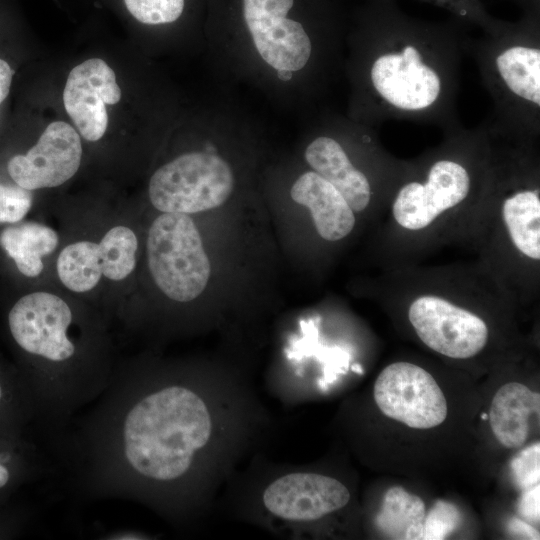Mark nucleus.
Segmentation results:
<instances>
[{
    "mask_svg": "<svg viewBox=\"0 0 540 540\" xmlns=\"http://www.w3.org/2000/svg\"><path fill=\"white\" fill-rule=\"evenodd\" d=\"M6 329L27 378L46 388H63L86 371L90 357L81 354L70 336L74 315L59 296L33 292L21 296L8 309Z\"/></svg>",
    "mask_w": 540,
    "mask_h": 540,
    "instance_id": "nucleus-1",
    "label": "nucleus"
},
{
    "mask_svg": "<svg viewBox=\"0 0 540 540\" xmlns=\"http://www.w3.org/2000/svg\"><path fill=\"white\" fill-rule=\"evenodd\" d=\"M234 185L230 163L212 145L159 167L150 178L148 194L152 205L163 213L192 214L224 204Z\"/></svg>",
    "mask_w": 540,
    "mask_h": 540,
    "instance_id": "nucleus-2",
    "label": "nucleus"
},
{
    "mask_svg": "<svg viewBox=\"0 0 540 540\" xmlns=\"http://www.w3.org/2000/svg\"><path fill=\"white\" fill-rule=\"evenodd\" d=\"M150 273L170 299L189 302L206 288L211 267L199 231L188 214L163 213L147 237Z\"/></svg>",
    "mask_w": 540,
    "mask_h": 540,
    "instance_id": "nucleus-3",
    "label": "nucleus"
},
{
    "mask_svg": "<svg viewBox=\"0 0 540 540\" xmlns=\"http://www.w3.org/2000/svg\"><path fill=\"white\" fill-rule=\"evenodd\" d=\"M374 399L382 413L415 429H430L447 417L446 398L424 368L395 362L386 366L374 384Z\"/></svg>",
    "mask_w": 540,
    "mask_h": 540,
    "instance_id": "nucleus-4",
    "label": "nucleus"
},
{
    "mask_svg": "<svg viewBox=\"0 0 540 540\" xmlns=\"http://www.w3.org/2000/svg\"><path fill=\"white\" fill-rule=\"evenodd\" d=\"M408 319L427 347L449 358H471L488 341L489 330L481 317L441 296L415 298Z\"/></svg>",
    "mask_w": 540,
    "mask_h": 540,
    "instance_id": "nucleus-5",
    "label": "nucleus"
},
{
    "mask_svg": "<svg viewBox=\"0 0 540 540\" xmlns=\"http://www.w3.org/2000/svg\"><path fill=\"white\" fill-rule=\"evenodd\" d=\"M82 144L68 123L54 121L25 153H15L5 163L10 180L27 190L62 185L79 169Z\"/></svg>",
    "mask_w": 540,
    "mask_h": 540,
    "instance_id": "nucleus-6",
    "label": "nucleus"
},
{
    "mask_svg": "<svg viewBox=\"0 0 540 540\" xmlns=\"http://www.w3.org/2000/svg\"><path fill=\"white\" fill-rule=\"evenodd\" d=\"M470 188L465 167L452 160H439L431 166L425 183L410 182L401 187L392 204L393 217L404 229H425L464 201Z\"/></svg>",
    "mask_w": 540,
    "mask_h": 540,
    "instance_id": "nucleus-7",
    "label": "nucleus"
},
{
    "mask_svg": "<svg viewBox=\"0 0 540 540\" xmlns=\"http://www.w3.org/2000/svg\"><path fill=\"white\" fill-rule=\"evenodd\" d=\"M370 81L381 98L406 111L428 108L441 92L439 74L411 44L377 56L370 68Z\"/></svg>",
    "mask_w": 540,
    "mask_h": 540,
    "instance_id": "nucleus-8",
    "label": "nucleus"
},
{
    "mask_svg": "<svg viewBox=\"0 0 540 540\" xmlns=\"http://www.w3.org/2000/svg\"><path fill=\"white\" fill-rule=\"evenodd\" d=\"M113 69L100 58H91L69 73L63 92L66 112L84 139L95 142L108 126L106 106L121 99Z\"/></svg>",
    "mask_w": 540,
    "mask_h": 540,
    "instance_id": "nucleus-9",
    "label": "nucleus"
},
{
    "mask_svg": "<svg viewBox=\"0 0 540 540\" xmlns=\"http://www.w3.org/2000/svg\"><path fill=\"white\" fill-rule=\"evenodd\" d=\"M350 493L340 481L316 473H291L273 481L263 493V503L277 517L311 521L343 508Z\"/></svg>",
    "mask_w": 540,
    "mask_h": 540,
    "instance_id": "nucleus-10",
    "label": "nucleus"
},
{
    "mask_svg": "<svg viewBox=\"0 0 540 540\" xmlns=\"http://www.w3.org/2000/svg\"><path fill=\"white\" fill-rule=\"evenodd\" d=\"M294 202L307 207L318 234L327 241H338L355 226L354 211L342 194L316 172L307 171L293 183Z\"/></svg>",
    "mask_w": 540,
    "mask_h": 540,
    "instance_id": "nucleus-11",
    "label": "nucleus"
},
{
    "mask_svg": "<svg viewBox=\"0 0 540 540\" xmlns=\"http://www.w3.org/2000/svg\"><path fill=\"white\" fill-rule=\"evenodd\" d=\"M304 158L314 172L332 184L354 212H362L371 199L366 175L357 169L341 144L332 137L318 136L306 146Z\"/></svg>",
    "mask_w": 540,
    "mask_h": 540,
    "instance_id": "nucleus-12",
    "label": "nucleus"
},
{
    "mask_svg": "<svg viewBox=\"0 0 540 540\" xmlns=\"http://www.w3.org/2000/svg\"><path fill=\"white\" fill-rule=\"evenodd\" d=\"M540 394L522 383L509 382L495 393L489 422L496 439L506 448H521L528 440L532 421H539Z\"/></svg>",
    "mask_w": 540,
    "mask_h": 540,
    "instance_id": "nucleus-13",
    "label": "nucleus"
},
{
    "mask_svg": "<svg viewBox=\"0 0 540 540\" xmlns=\"http://www.w3.org/2000/svg\"><path fill=\"white\" fill-rule=\"evenodd\" d=\"M58 235L50 227L32 221L7 224L0 231V248L25 277L43 270L42 258L54 252Z\"/></svg>",
    "mask_w": 540,
    "mask_h": 540,
    "instance_id": "nucleus-14",
    "label": "nucleus"
},
{
    "mask_svg": "<svg viewBox=\"0 0 540 540\" xmlns=\"http://www.w3.org/2000/svg\"><path fill=\"white\" fill-rule=\"evenodd\" d=\"M37 431L36 409L17 368L0 360V435L35 440Z\"/></svg>",
    "mask_w": 540,
    "mask_h": 540,
    "instance_id": "nucleus-15",
    "label": "nucleus"
},
{
    "mask_svg": "<svg viewBox=\"0 0 540 540\" xmlns=\"http://www.w3.org/2000/svg\"><path fill=\"white\" fill-rule=\"evenodd\" d=\"M44 467L35 440L0 435V508L12 503L20 488L35 480Z\"/></svg>",
    "mask_w": 540,
    "mask_h": 540,
    "instance_id": "nucleus-16",
    "label": "nucleus"
},
{
    "mask_svg": "<svg viewBox=\"0 0 540 540\" xmlns=\"http://www.w3.org/2000/svg\"><path fill=\"white\" fill-rule=\"evenodd\" d=\"M502 218L514 247L525 257L540 260L539 190H520L502 204Z\"/></svg>",
    "mask_w": 540,
    "mask_h": 540,
    "instance_id": "nucleus-17",
    "label": "nucleus"
},
{
    "mask_svg": "<svg viewBox=\"0 0 540 540\" xmlns=\"http://www.w3.org/2000/svg\"><path fill=\"white\" fill-rule=\"evenodd\" d=\"M497 71L507 88L518 98L540 106V50L514 45L500 52Z\"/></svg>",
    "mask_w": 540,
    "mask_h": 540,
    "instance_id": "nucleus-18",
    "label": "nucleus"
},
{
    "mask_svg": "<svg viewBox=\"0 0 540 540\" xmlns=\"http://www.w3.org/2000/svg\"><path fill=\"white\" fill-rule=\"evenodd\" d=\"M425 504L403 487H391L385 494L376 524L394 539H422Z\"/></svg>",
    "mask_w": 540,
    "mask_h": 540,
    "instance_id": "nucleus-19",
    "label": "nucleus"
},
{
    "mask_svg": "<svg viewBox=\"0 0 540 540\" xmlns=\"http://www.w3.org/2000/svg\"><path fill=\"white\" fill-rule=\"evenodd\" d=\"M57 273L61 282L73 292L93 289L102 276L99 243L78 241L67 245L58 256Z\"/></svg>",
    "mask_w": 540,
    "mask_h": 540,
    "instance_id": "nucleus-20",
    "label": "nucleus"
},
{
    "mask_svg": "<svg viewBox=\"0 0 540 540\" xmlns=\"http://www.w3.org/2000/svg\"><path fill=\"white\" fill-rule=\"evenodd\" d=\"M102 275L113 281L125 279L136 265L138 240L129 227L115 226L99 243Z\"/></svg>",
    "mask_w": 540,
    "mask_h": 540,
    "instance_id": "nucleus-21",
    "label": "nucleus"
},
{
    "mask_svg": "<svg viewBox=\"0 0 540 540\" xmlns=\"http://www.w3.org/2000/svg\"><path fill=\"white\" fill-rule=\"evenodd\" d=\"M124 3L140 23L163 26L173 24L183 16L187 0H124Z\"/></svg>",
    "mask_w": 540,
    "mask_h": 540,
    "instance_id": "nucleus-22",
    "label": "nucleus"
},
{
    "mask_svg": "<svg viewBox=\"0 0 540 540\" xmlns=\"http://www.w3.org/2000/svg\"><path fill=\"white\" fill-rule=\"evenodd\" d=\"M32 202V191L20 187L12 180L0 179V224L22 221L30 211Z\"/></svg>",
    "mask_w": 540,
    "mask_h": 540,
    "instance_id": "nucleus-23",
    "label": "nucleus"
},
{
    "mask_svg": "<svg viewBox=\"0 0 540 540\" xmlns=\"http://www.w3.org/2000/svg\"><path fill=\"white\" fill-rule=\"evenodd\" d=\"M461 521L457 507L443 500L437 501L423 523L422 539H445L456 530Z\"/></svg>",
    "mask_w": 540,
    "mask_h": 540,
    "instance_id": "nucleus-24",
    "label": "nucleus"
},
{
    "mask_svg": "<svg viewBox=\"0 0 540 540\" xmlns=\"http://www.w3.org/2000/svg\"><path fill=\"white\" fill-rule=\"evenodd\" d=\"M512 476L521 490L539 484L540 444L539 442L522 449L511 461Z\"/></svg>",
    "mask_w": 540,
    "mask_h": 540,
    "instance_id": "nucleus-25",
    "label": "nucleus"
},
{
    "mask_svg": "<svg viewBox=\"0 0 540 540\" xmlns=\"http://www.w3.org/2000/svg\"><path fill=\"white\" fill-rule=\"evenodd\" d=\"M33 516L32 508L14 501L0 508V539H12L21 535Z\"/></svg>",
    "mask_w": 540,
    "mask_h": 540,
    "instance_id": "nucleus-26",
    "label": "nucleus"
},
{
    "mask_svg": "<svg viewBox=\"0 0 540 540\" xmlns=\"http://www.w3.org/2000/svg\"><path fill=\"white\" fill-rule=\"evenodd\" d=\"M452 12L459 18L476 22L483 26H494L492 20L484 10L479 0H428Z\"/></svg>",
    "mask_w": 540,
    "mask_h": 540,
    "instance_id": "nucleus-27",
    "label": "nucleus"
},
{
    "mask_svg": "<svg viewBox=\"0 0 540 540\" xmlns=\"http://www.w3.org/2000/svg\"><path fill=\"white\" fill-rule=\"evenodd\" d=\"M540 486L539 484L523 490L518 502L519 514L526 520L539 523Z\"/></svg>",
    "mask_w": 540,
    "mask_h": 540,
    "instance_id": "nucleus-28",
    "label": "nucleus"
},
{
    "mask_svg": "<svg viewBox=\"0 0 540 540\" xmlns=\"http://www.w3.org/2000/svg\"><path fill=\"white\" fill-rule=\"evenodd\" d=\"M15 68L12 63L3 56H0V108L7 100L12 87Z\"/></svg>",
    "mask_w": 540,
    "mask_h": 540,
    "instance_id": "nucleus-29",
    "label": "nucleus"
},
{
    "mask_svg": "<svg viewBox=\"0 0 540 540\" xmlns=\"http://www.w3.org/2000/svg\"><path fill=\"white\" fill-rule=\"evenodd\" d=\"M509 528L512 533L517 536L530 539H539V532L536 531L533 527L528 525L526 522L514 518L510 524Z\"/></svg>",
    "mask_w": 540,
    "mask_h": 540,
    "instance_id": "nucleus-30",
    "label": "nucleus"
},
{
    "mask_svg": "<svg viewBox=\"0 0 540 540\" xmlns=\"http://www.w3.org/2000/svg\"><path fill=\"white\" fill-rule=\"evenodd\" d=\"M482 418H483V419H487V414L483 413V414H482Z\"/></svg>",
    "mask_w": 540,
    "mask_h": 540,
    "instance_id": "nucleus-31",
    "label": "nucleus"
}]
</instances>
